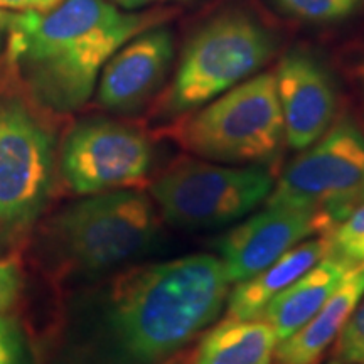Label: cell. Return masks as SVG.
<instances>
[{"instance_id":"6da1fadb","label":"cell","mask_w":364,"mask_h":364,"mask_svg":"<svg viewBox=\"0 0 364 364\" xmlns=\"http://www.w3.org/2000/svg\"><path fill=\"white\" fill-rule=\"evenodd\" d=\"M228 294L230 280L213 255L145 263L85 299L76 329L100 364H162L216 321Z\"/></svg>"},{"instance_id":"7a4b0ae2","label":"cell","mask_w":364,"mask_h":364,"mask_svg":"<svg viewBox=\"0 0 364 364\" xmlns=\"http://www.w3.org/2000/svg\"><path fill=\"white\" fill-rule=\"evenodd\" d=\"M171 12H124L108 0H61L48 12H12L4 54L36 107L71 113L91 98L108 59Z\"/></svg>"},{"instance_id":"3957f363","label":"cell","mask_w":364,"mask_h":364,"mask_svg":"<svg viewBox=\"0 0 364 364\" xmlns=\"http://www.w3.org/2000/svg\"><path fill=\"white\" fill-rule=\"evenodd\" d=\"M161 235L159 211L140 191L88 194L59 209L39 235L41 257L68 279H97L147 255Z\"/></svg>"},{"instance_id":"277c9868","label":"cell","mask_w":364,"mask_h":364,"mask_svg":"<svg viewBox=\"0 0 364 364\" xmlns=\"http://www.w3.org/2000/svg\"><path fill=\"white\" fill-rule=\"evenodd\" d=\"M179 140L203 161L260 167L275 161L285 129L273 73L255 75L194 110Z\"/></svg>"},{"instance_id":"5b68a950","label":"cell","mask_w":364,"mask_h":364,"mask_svg":"<svg viewBox=\"0 0 364 364\" xmlns=\"http://www.w3.org/2000/svg\"><path fill=\"white\" fill-rule=\"evenodd\" d=\"M275 46L273 34L253 14L238 9L218 14L186 44L161 113L176 117L198 110L252 78Z\"/></svg>"},{"instance_id":"8992f818","label":"cell","mask_w":364,"mask_h":364,"mask_svg":"<svg viewBox=\"0 0 364 364\" xmlns=\"http://www.w3.org/2000/svg\"><path fill=\"white\" fill-rule=\"evenodd\" d=\"M364 203V134L344 117L287 166L265 206L314 209L331 233Z\"/></svg>"},{"instance_id":"52a82bcc","label":"cell","mask_w":364,"mask_h":364,"mask_svg":"<svg viewBox=\"0 0 364 364\" xmlns=\"http://www.w3.org/2000/svg\"><path fill=\"white\" fill-rule=\"evenodd\" d=\"M275 179L260 166H221L182 161L150 188L159 215L186 230H211L236 223L270 196Z\"/></svg>"},{"instance_id":"ba28073f","label":"cell","mask_w":364,"mask_h":364,"mask_svg":"<svg viewBox=\"0 0 364 364\" xmlns=\"http://www.w3.org/2000/svg\"><path fill=\"white\" fill-rule=\"evenodd\" d=\"M56 140L34 107L0 95V235L36 225L53 188Z\"/></svg>"},{"instance_id":"9c48e42d","label":"cell","mask_w":364,"mask_h":364,"mask_svg":"<svg viewBox=\"0 0 364 364\" xmlns=\"http://www.w3.org/2000/svg\"><path fill=\"white\" fill-rule=\"evenodd\" d=\"M154 149L142 132L108 118H90L68 132L59 150V172L80 196L127 189L150 172Z\"/></svg>"},{"instance_id":"30bf717a","label":"cell","mask_w":364,"mask_h":364,"mask_svg":"<svg viewBox=\"0 0 364 364\" xmlns=\"http://www.w3.org/2000/svg\"><path fill=\"white\" fill-rule=\"evenodd\" d=\"M327 235L324 221L314 209L265 206L223 235L216 241V252L230 284H240L302 241Z\"/></svg>"},{"instance_id":"8fae6325","label":"cell","mask_w":364,"mask_h":364,"mask_svg":"<svg viewBox=\"0 0 364 364\" xmlns=\"http://www.w3.org/2000/svg\"><path fill=\"white\" fill-rule=\"evenodd\" d=\"M273 76L285 142L300 152L317 142L334 124L338 85L322 59L304 49L287 53Z\"/></svg>"},{"instance_id":"7c38bea8","label":"cell","mask_w":364,"mask_h":364,"mask_svg":"<svg viewBox=\"0 0 364 364\" xmlns=\"http://www.w3.org/2000/svg\"><path fill=\"white\" fill-rule=\"evenodd\" d=\"M174 59L169 29L157 26L136 34L103 66L97 83V100L105 110L135 113L161 88Z\"/></svg>"},{"instance_id":"4fadbf2b","label":"cell","mask_w":364,"mask_h":364,"mask_svg":"<svg viewBox=\"0 0 364 364\" xmlns=\"http://www.w3.org/2000/svg\"><path fill=\"white\" fill-rule=\"evenodd\" d=\"M364 295V267L348 272L334 294L316 316L292 336L275 346L277 364H317L327 348L338 341L346 322Z\"/></svg>"},{"instance_id":"5bb4252c","label":"cell","mask_w":364,"mask_h":364,"mask_svg":"<svg viewBox=\"0 0 364 364\" xmlns=\"http://www.w3.org/2000/svg\"><path fill=\"white\" fill-rule=\"evenodd\" d=\"M349 270L353 268L348 263L327 253L311 270L275 295L258 318L272 327L277 343H280L321 311Z\"/></svg>"},{"instance_id":"9a60e30c","label":"cell","mask_w":364,"mask_h":364,"mask_svg":"<svg viewBox=\"0 0 364 364\" xmlns=\"http://www.w3.org/2000/svg\"><path fill=\"white\" fill-rule=\"evenodd\" d=\"M327 253H329L327 236H316V238L312 236L299 243L257 275L236 284L233 292L228 294L226 317L236 321L258 318L275 295L311 270Z\"/></svg>"},{"instance_id":"2e32d148","label":"cell","mask_w":364,"mask_h":364,"mask_svg":"<svg viewBox=\"0 0 364 364\" xmlns=\"http://www.w3.org/2000/svg\"><path fill=\"white\" fill-rule=\"evenodd\" d=\"M275 346V334L262 318L226 317L203 336L193 364H272Z\"/></svg>"},{"instance_id":"e0dca14e","label":"cell","mask_w":364,"mask_h":364,"mask_svg":"<svg viewBox=\"0 0 364 364\" xmlns=\"http://www.w3.org/2000/svg\"><path fill=\"white\" fill-rule=\"evenodd\" d=\"M282 11L306 22H339L353 17L364 6V0H273Z\"/></svg>"},{"instance_id":"ac0fdd59","label":"cell","mask_w":364,"mask_h":364,"mask_svg":"<svg viewBox=\"0 0 364 364\" xmlns=\"http://www.w3.org/2000/svg\"><path fill=\"white\" fill-rule=\"evenodd\" d=\"M329 253L351 268L364 267V203L327 235Z\"/></svg>"},{"instance_id":"d6986e66","label":"cell","mask_w":364,"mask_h":364,"mask_svg":"<svg viewBox=\"0 0 364 364\" xmlns=\"http://www.w3.org/2000/svg\"><path fill=\"white\" fill-rule=\"evenodd\" d=\"M336 358L341 364L364 363V295L341 331L336 344Z\"/></svg>"},{"instance_id":"ffe728a7","label":"cell","mask_w":364,"mask_h":364,"mask_svg":"<svg viewBox=\"0 0 364 364\" xmlns=\"http://www.w3.org/2000/svg\"><path fill=\"white\" fill-rule=\"evenodd\" d=\"M0 364H29L27 341L16 317L0 314Z\"/></svg>"},{"instance_id":"44dd1931","label":"cell","mask_w":364,"mask_h":364,"mask_svg":"<svg viewBox=\"0 0 364 364\" xmlns=\"http://www.w3.org/2000/svg\"><path fill=\"white\" fill-rule=\"evenodd\" d=\"M22 290V272L16 260H0V314L16 302Z\"/></svg>"},{"instance_id":"7402d4cb","label":"cell","mask_w":364,"mask_h":364,"mask_svg":"<svg viewBox=\"0 0 364 364\" xmlns=\"http://www.w3.org/2000/svg\"><path fill=\"white\" fill-rule=\"evenodd\" d=\"M61 0H0V9L7 12H48Z\"/></svg>"},{"instance_id":"603a6c76","label":"cell","mask_w":364,"mask_h":364,"mask_svg":"<svg viewBox=\"0 0 364 364\" xmlns=\"http://www.w3.org/2000/svg\"><path fill=\"white\" fill-rule=\"evenodd\" d=\"M108 2L117 6L118 9H125V11H135V9H144L152 4L159 2H171V0H108Z\"/></svg>"},{"instance_id":"cb8c5ba5","label":"cell","mask_w":364,"mask_h":364,"mask_svg":"<svg viewBox=\"0 0 364 364\" xmlns=\"http://www.w3.org/2000/svg\"><path fill=\"white\" fill-rule=\"evenodd\" d=\"M11 14L0 9V54L6 49V41H7V31H9V21H11Z\"/></svg>"},{"instance_id":"d4e9b609","label":"cell","mask_w":364,"mask_h":364,"mask_svg":"<svg viewBox=\"0 0 364 364\" xmlns=\"http://www.w3.org/2000/svg\"><path fill=\"white\" fill-rule=\"evenodd\" d=\"M359 81H361V88L364 91V59L361 61V65H359Z\"/></svg>"},{"instance_id":"484cf974","label":"cell","mask_w":364,"mask_h":364,"mask_svg":"<svg viewBox=\"0 0 364 364\" xmlns=\"http://www.w3.org/2000/svg\"><path fill=\"white\" fill-rule=\"evenodd\" d=\"M162 364H184V359L179 358V356H176V358H172V359H169V361H166V363H162Z\"/></svg>"},{"instance_id":"4316f807","label":"cell","mask_w":364,"mask_h":364,"mask_svg":"<svg viewBox=\"0 0 364 364\" xmlns=\"http://www.w3.org/2000/svg\"><path fill=\"white\" fill-rule=\"evenodd\" d=\"M331 364H341V363H338V361H336V363H331Z\"/></svg>"}]
</instances>
